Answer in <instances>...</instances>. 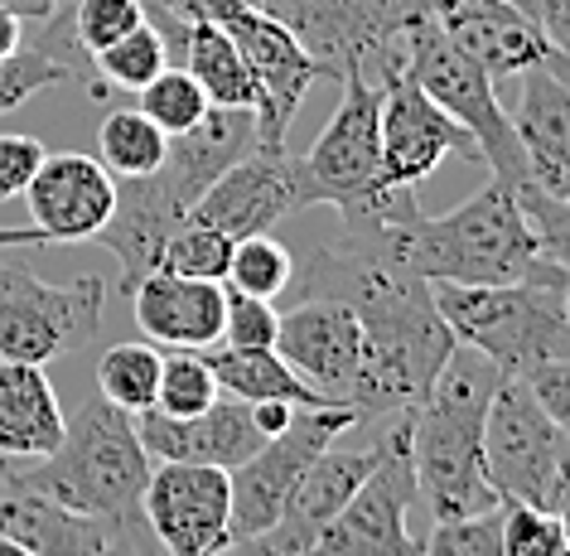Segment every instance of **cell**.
Instances as JSON below:
<instances>
[{
  "label": "cell",
  "instance_id": "31",
  "mask_svg": "<svg viewBox=\"0 0 570 556\" xmlns=\"http://www.w3.org/2000/svg\"><path fill=\"white\" fill-rule=\"evenodd\" d=\"M295 276V256L285 252V242H276L271 233H252L233 242V262H227V291L242 295H262V301H276L281 291H291Z\"/></svg>",
  "mask_w": 570,
  "mask_h": 556
},
{
  "label": "cell",
  "instance_id": "10",
  "mask_svg": "<svg viewBox=\"0 0 570 556\" xmlns=\"http://www.w3.org/2000/svg\"><path fill=\"white\" fill-rule=\"evenodd\" d=\"M358 421V407H295L285 431L271 436L252 460L227 469V484H233V547H247L252 537H262L291 504L309 460L320 450H330Z\"/></svg>",
  "mask_w": 570,
  "mask_h": 556
},
{
  "label": "cell",
  "instance_id": "15",
  "mask_svg": "<svg viewBox=\"0 0 570 556\" xmlns=\"http://www.w3.org/2000/svg\"><path fill=\"white\" fill-rule=\"evenodd\" d=\"M305 208H309V189L301 155H291L285 146H252L198 194L189 218L223 227L237 242L252 233H271L276 223Z\"/></svg>",
  "mask_w": 570,
  "mask_h": 556
},
{
  "label": "cell",
  "instance_id": "13",
  "mask_svg": "<svg viewBox=\"0 0 570 556\" xmlns=\"http://www.w3.org/2000/svg\"><path fill=\"white\" fill-rule=\"evenodd\" d=\"M140 518L165 556H218L233 547V484L227 469L160 460L150 465Z\"/></svg>",
  "mask_w": 570,
  "mask_h": 556
},
{
  "label": "cell",
  "instance_id": "36",
  "mask_svg": "<svg viewBox=\"0 0 570 556\" xmlns=\"http://www.w3.org/2000/svg\"><path fill=\"white\" fill-rule=\"evenodd\" d=\"M136 25H146L140 0H73V10H68V35L88 59L117 45L121 35H131Z\"/></svg>",
  "mask_w": 570,
  "mask_h": 556
},
{
  "label": "cell",
  "instance_id": "48",
  "mask_svg": "<svg viewBox=\"0 0 570 556\" xmlns=\"http://www.w3.org/2000/svg\"><path fill=\"white\" fill-rule=\"evenodd\" d=\"M508 6H518V10H522V16H532V20L541 16V0H508Z\"/></svg>",
  "mask_w": 570,
  "mask_h": 556
},
{
  "label": "cell",
  "instance_id": "42",
  "mask_svg": "<svg viewBox=\"0 0 570 556\" xmlns=\"http://www.w3.org/2000/svg\"><path fill=\"white\" fill-rule=\"evenodd\" d=\"M45 155V140L35 136H0V198H24Z\"/></svg>",
  "mask_w": 570,
  "mask_h": 556
},
{
  "label": "cell",
  "instance_id": "7",
  "mask_svg": "<svg viewBox=\"0 0 570 556\" xmlns=\"http://www.w3.org/2000/svg\"><path fill=\"white\" fill-rule=\"evenodd\" d=\"M402 64H406V74L421 82V92L435 97V103L479 140V155H483V165L493 169L498 184H508L512 194L532 184L522 140L512 131V117L503 111V103H498V82L483 74L464 49H454L425 10L402 30Z\"/></svg>",
  "mask_w": 570,
  "mask_h": 556
},
{
  "label": "cell",
  "instance_id": "33",
  "mask_svg": "<svg viewBox=\"0 0 570 556\" xmlns=\"http://www.w3.org/2000/svg\"><path fill=\"white\" fill-rule=\"evenodd\" d=\"M136 107L146 111V117L160 126L165 136H179V131H189V126L204 121V111L213 107L204 88H198V78L189 74L184 64H165L160 74H155L146 88L136 92Z\"/></svg>",
  "mask_w": 570,
  "mask_h": 556
},
{
  "label": "cell",
  "instance_id": "1",
  "mask_svg": "<svg viewBox=\"0 0 570 556\" xmlns=\"http://www.w3.org/2000/svg\"><path fill=\"white\" fill-rule=\"evenodd\" d=\"M416 218L421 208L396 213V218L344 223V237L315 247L305 271L291 276L295 301L330 295L358 315L363 363L348 407H358L363 421L411 411L460 344L445 315L435 310L431 281L411 266Z\"/></svg>",
  "mask_w": 570,
  "mask_h": 556
},
{
  "label": "cell",
  "instance_id": "38",
  "mask_svg": "<svg viewBox=\"0 0 570 556\" xmlns=\"http://www.w3.org/2000/svg\"><path fill=\"white\" fill-rule=\"evenodd\" d=\"M566 537L556 513L532 504H503V556H561Z\"/></svg>",
  "mask_w": 570,
  "mask_h": 556
},
{
  "label": "cell",
  "instance_id": "12",
  "mask_svg": "<svg viewBox=\"0 0 570 556\" xmlns=\"http://www.w3.org/2000/svg\"><path fill=\"white\" fill-rule=\"evenodd\" d=\"M382 107H377V150H382V179L411 184L431 179L445 155L483 165L479 140L450 117L435 97L421 92V82L406 74V64H392L377 74Z\"/></svg>",
  "mask_w": 570,
  "mask_h": 556
},
{
  "label": "cell",
  "instance_id": "37",
  "mask_svg": "<svg viewBox=\"0 0 570 556\" xmlns=\"http://www.w3.org/2000/svg\"><path fill=\"white\" fill-rule=\"evenodd\" d=\"M421 556H503V508L435 523Z\"/></svg>",
  "mask_w": 570,
  "mask_h": 556
},
{
  "label": "cell",
  "instance_id": "6",
  "mask_svg": "<svg viewBox=\"0 0 570 556\" xmlns=\"http://www.w3.org/2000/svg\"><path fill=\"white\" fill-rule=\"evenodd\" d=\"M435 310L464 349H479L503 373H527L541 359H570V324L551 286L512 281V286H454L431 281Z\"/></svg>",
  "mask_w": 570,
  "mask_h": 556
},
{
  "label": "cell",
  "instance_id": "17",
  "mask_svg": "<svg viewBox=\"0 0 570 556\" xmlns=\"http://www.w3.org/2000/svg\"><path fill=\"white\" fill-rule=\"evenodd\" d=\"M271 349H276L324 402L348 407L353 382H358V363H363V324L344 301H330V295L295 301L281 315V330H276V344Z\"/></svg>",
  "mask_w": 570,
  "mask_h": 556
},
{
  "label": "cell",
  "instance_id": "51",
  "mask_svg": "<svg viewBox=\"0 0 570 556\" xmlns=\"http://www.w3.org/2000/svg\"><path fill=\"white\" fill-rule=\"evenodd\" d=\"M561 556H570V552H561Z\"/></svg>",
  "mask_w": 570,
  "mask_h": 556
},
{
  "label": "cell",
  "instance_id": "2",
  "mask_svg": "<svg viewBox=\"0 0 570 556\" xmlns=\"http://www.w3.org/2000/svg\"><path fill=\"white\" fill-rule=\"evenodd\" d=\"M498 382H503V368L493 359L454 344L435 382L406 411L416 498L431 508L435 523L503 508V498L493 494L489 475H483V421H489Z\"/></svg>",
  "mask_w": 570,
  "mask_h": 556
},
{
  "label": "cell",
  "instance_id": "34",
  "mask_svg": "<svg viewBox=\"0 0 570 556\" xmlns=\"http://www.w3.org/2000/svg\"><path fill=\"white\" fill-rule=\"evenodd\" d=\"M227 262H233V237H227L223 227L198 223V218H184L175 233H169L165 252H160L165 271H175V276H194V281H223Z\"/></svg>",
  "mask_w": 570,
  "mask_h": 556
},
{
  "label": "cell",
  "instance_id": "39",
  "mask_svg": "<svg viewBox=\"0 0 570 556\" xmlns=\"http://www.w3.org/2000/svg\"><path fill=\"white\" fill-rule=\"evenodd\" d=\"M276 330H281V310L271 301H262V295L227 291L223 339H218V344H227V349H271V344H276Z\"/></svg>",
  "mask_w": 570,
  "mask_h": 556
},
{
  "label": "cell",
  "instance_id": "8",
  "mask_svg": "<svg viewBox=\"0 0 570 556\" xmlns=\"http://www.w3.org/2000/svg\"><path fill=\"white\" fill-rule=\"evenodd\" d=\"M483 475L503 504L561 513L570 504V436L532 397L522 373H503L483 421Z\"/></svg>",
  "mask_w": 570,
  "mask_h": 556
},
{
  "label": "cell",
  "instance_id": "23",
  "mask_svg": "<svg viewBox=\"0 0 570 556\" xmlns=\"http://www.w3.org/2000/svg\"><path fill=\"white\" fill-rule=\"evenodd\" d=\"M189 218V204L169 189V184L155 175H140V179H121L117 184V204H111V218L102 223V233L92 242H102V247L117 256L121 266V291L131 295V286L140 276H150L155 266H160V252L169 233Z\"/></svg>",
  "mask_w": 570,
  "mask_h": 556
},
{
  "label": "cell",
  "instance_id": "22",
  "mask_svg": "<svg viewBox=\"0 0 570 556\" xmlns=\"http://www.w3.org/2000/svg\"><path fill=\"white\" fill-rule=\"evenodd\" d=\"M126 301H131L136 330L150 344L213 349L223 339V305H227L223 281H194V276H175V271L155 266L150 276L136 281Z\"/></svg>",
  "mask_w": 570,
  "mask_h": 556
},
{
  "label": "cell",
  "instance_id": "47",
  "mask_svg": "<svg viewBox=\"0 0 570 556\" xmlns=\"http://www.w3.org/2000/svg\"><path fill=\"white\" fill-rule=\"evenodd\" d=\"M556 301H561V315H566V324H570V281H561V286H556Z\"/></svg>",
  "mask_w": 570,
  "mask_h": 556
},
{
  "label": "cell",
  "instance_id": "44",
  "mask_svg": "<svg viewBox=\"0 0 570 556\" xmlns=\"http://www.w3.org/2000/svg\"><path fill=\"white\" fill-rule=\"evenodd\" d=\"M16 247H45V233L39 227H0V252Z\"/></svg>",
  "mask_w": 570,
  "mask_h": 556
},
{
  "label": "cell",
  "instance_id": "18",
  "mask_svg": "<svg viewBox=\"0 0 570 556\" xmlns=\"http://www.w3.org/2000/svg\"><path fill=\"white\" fill-rule=\"evenodd\" d=\"M425 16L440 25V35L454 49H464L493 82L522 78L527 68L551 64L556 49L541 20L522 16L508 0H425Z\"/></svg>",
  "mask_w": 570,
  "mask_h": 556
},
{
  "label": "cell",
  "instance_id": "27",
  "mask_svg": "<svg viewBox=\"0 0 570 556\" xmlns=\"http://www.w3.org/2000/svg\"><path fill=\"white\" fill-rule=\"evenodd\" d=\"M179 64L198 78V88H204V97L213 107H242V111L256 107L252 68H247L242 49L233 45V35H227L218 20H194L189 25Z\"/></svg>",
  "mask_w": 570,
  "mask_h": 556
},
{
  "label": "cell",
  "instance_id": "49",
  "mask_svg": "<svg viewBox=\"0 0 570 556\" xmlns=\"http://www.w3.org/2000/svg\"><path fill=\"white\" fill-rule=\"evenodd\" d=\"M0 556H30L20 547V542H10V537H0Z\"/></svg>",
  "mask_w": 570,
  "mask_h": 556
},
{
  "label": "cell",
  "instance_id": "21",
  "mask_svg": "<svg viewBox=\"0 0 570 556\" xmlns=\"http://www.w3.org/2000/svg\"><path fill=\"white\" fill-rule=\"evenodd\" d=\"M518 82L522 103L508 117L522 140L532 189L570 204V59L556 53L551 64L527 68Z\"/></svg>",
  "mask_w": 570,
  "mask_h": 556
},
{
  "label": "cell",
  "instance_id": "43",
  "mask_svg": "<svg viewBox=\"0 0 570 556\" xmlns=\"http://www.w3.org/2000/svg\"><path fill=\"white\" fill-rule=\"evenodd\" d=\"M24 45V16H16V10L0 6V59L6 53H16Z\"/></svg>",
  "mask_w": 570,
  "mask_h": 556
},
{
  "label": "cell",
  "instance_id": "5",
  "mask_svg": "<svg viewBox=\"0 0 570 556\" xmlns=\"http://www.w3.org/2000/svg\"><path fill=\"white\" fill-rule=\"evenodd\" d=\"M338 82H344V97H338L330 126H324L320 140L309 146V155H301L309 208L330 204V208H338L344 223L392 218V213L421 208L411 184L382 179V150H377L382 88H377V78L353 68V74Z\"/></svg>",
  "mask_w": 570,
  "mask_h": 556
},
{
  "label": "cell",
  "instance_id": "4",
  "mask_svg": "<svg viewBox=\"0 0 570 556\" xmlns=\"http://www.w3.org/2000/svg\"><path fill=\"white\" fill-rule=\"evenodd\" d=\"M411 266L425 281H454V286H512L537 281L556 291L551 266L537 252V233L527 223L518 194L489 179V189L469 194L460 208L440 218H416L411 227Z\"/></svg>",
  "mask_w": 570,
  "mask_h": 556
},
{
  "label": "cell",
  "instance_id": "45",
  "mask_svg": "<svg viewBox=\"0 0 570 556\" xmlns=\"http://www.w3.org/2000/svg\"><path fill=\"white\" fill-rule=\"evenodd\" d=\"M6 10H16V16H24V20H45V16H53V10L63 6V0H0Z\"/></svg>",
  "mask_w": 570,
  "mask_h": 556
},
{
  "label": "cell",
  "instance_id": "19",
  "mask_svg": "<svg viewBox=\"0 0 570 556\" xmlns=\"http://www.w3.org/2000/svg\"><path fill=\"white\" fill-rule=\"evenodd\" d=\"M140 446L150 460H189V465H213V469H237L266 446V431L252 417V402L242 397H218L213 407L194 411V417H165V411H136Z\"/></svg>",
  "mask_w": 570,
  "mask_h": 556
},
{
  "label": "cell",
  "instance_id": "41",
  "mask_svg": "<svg viewBox=\"0 0 570 556\" xmlns=\"http://www.w3.org/2000/svg\"><path fill=\"white\" fill-rule=\"evenodd\" d=\"M522 378H527V388H532V397L541 402V411L570 436V359H541V363L527 368Z\"/></svg>",
  "mask_w": 570,
  "mask_h": 556
},
{
  "label": "cell",
  "instance_id": "29",
  "mask_svg": "<svg viewBox=\"0 0 570 556\" xmlns=\"http://www.w3.org/2000/svg\"><path fill=\"white\" fill-rule=\"evenodd\" d=\"M155 388H160V353L150 344H111L97 359V392L121 411H146L155 407Z\"/></svg>",
  "mask_w": 570,
  "mask_h": 556
},
{
  "label": "cell",
  "instance_id": "35",
  "mask_svg": "<svg viewBox=\"0 0 570 556\" xmlns=\"http://www.w3.org/2000/svg\"><path fill=\"white\" fill-rule=\"evenodd\" d=\"M53 82H73V74H68V64L49 45L35 39V45H20L16 53H6L0 59V117L24 107L35 92L53 88Z\"/></svg>",
  "mask_w": 570,
  "mask_h": 556
},
{
  "label": "cell",
  "instance_id": "30",
  "mask_svg": "<svg viewBox=\"0 0 570 556\" xmlns=\"http://www.w3.org/2000/svg\"><path fill=\"white\" fill-rule=\"evenodd\" d=\"M165 64H169V49H165V39L150 20L136 25L131 35H121L117 45H107L102 53H92V74H97V82H102V92H111V88L140 92Z\"/></svg>",
  "mask_w": 570,
  "mask_h": 556
},
{
  "label": "cell",
  "instance_id": "24",
  "mask_svg": "<svg viewBox=\"0 0 570 556\" xmlns=\"http://www.w3.org/2000/svg\"><path fill=\"white\" fill-rule=\"evenodd\" d=\"M0 537L20 542L30 556H102L111 542L131 533L30 489L6 469L0 475Z\"/></svg>",
  "mask_w": 570,
  "mask_h": 556
},
{
  "label": "cell",
  "instance_id": "11",
  "mask_svg": "<svg viewBox=\"0 0 570 556\" xmlns=\"http://www.w3.org/2000/svg\"><path fill=\"white\" fill-rule=\"evenodd\" d=\"M411 504H416V469L406 446V411H392L387 455L315 537L309 556H421V542L406 533Z\"/></svg>",
  "mask_w": 570,
  "mask_h": 556
},
{
  "label": "cell",
  "instance_id": "16",
  "mask_svg": "<svg viewBox=\"0 0 570 556\" xmlns=\"http://www.w3.org/2000/svg\"><path fill=\"white\" fill-rule=\"evenodd\" d=\"M387 426L377 431V440H367L363 450H320L315 460H309L305 479L295 484L291 504L276 523L266 527L262 537L247 542V556H309L315 547V537L324 527L334 523V513L348 504L353 494H358V484L373 475L377 460L387 455V436H392V417H382Z\"/></svg>",
  "mask_w": 570,
  "mask_h": 556
},
{
  "label": "cell",
  "instance_id": "20",
  "mask_svg": "<svg viewBox=\"0 0 570 556\" xmlns=\"http://www.w3.org/2000/svg\"><path fill=\"white\" fill-rule=\"evenodd\" d=\"M24 198H30V218L45 242H92L117 204V175L78 150L45 155Z\"/></svg>",
  "mask_w": 570,
  "mask_h": 556
},
{
  "label": "cell",
  "instance_id": "52",
  "mask_svg": "<svg viewBox=\"0 0 570 556\" xmlns=\"http://www.w3.org/2000/svg\"><path fill=\"white\" fill-rule=\"evenodd\" d=\"M218 556H223V552H218Z\"/></svg>",
  "mask_w": 570,
  "mask_h": 556
},
{
  "label": "cell",
  "instance_id": "28",
  "mask_svg": "<svg viewBox=\"0 0 570 556\" xmlns=\"http://www.w3.org/2000/svg\"><path fill=\"white\" fill-rule=\"evenodd\" d=\"M169 136L155 126L140 107H117L97 126V160H102L117 179H140L165 160Z\"/></svg>",
  "mask_w": 570,
  "mask_h": 556
},
{
  "label": "cell",
  "instance_id": "50",
  "mask_svg": "<svg viewBox=\"0 0 570 556\" xmlns=\"http://www.w3.org/2000/svg\"><path fill=\"white\" fill-rule=\"evenodd\" d=\"M556 523H561V537H566V552H570V504L556 513Z\"/></svg>",
  "mask_w": 570,
  "mask_h": 556
},
{
  "label": "cell",
  "instance_id": "3",
  "mask_svg": "<svg viewBox=\"0 0 570 556\" xmlns=\"http://www.w3.org/2000/svg\"><path fill=\"white\" fill-rule=\"evenodd\" d=\"M150 450L140 446L136 417L111 407L102 392L88 397L73 417L63 421V440L45 460H30L24 469H10L20 484L59 498V504L102 518L121 533H140V494L150 479Z\"/></svg>",
  "mask_w": 570,
  "mask_h": 556
},
{
  "label": "cell",
  "instance_id": "32",
  "mask_svg": "<svg viewBox=\"0 0 570 556\" xmlns=\"http://www.w3.org/2000/svg\"><path fill=\"white\" fill-rule=\"evenodd\" d=\"M223 397L213 363L204 349H169L160 359V388H155V411L165 417H194Z\"/></svg>",
  "mask_w": 570,
  "mask_h": 556
},
{
  "label": "cell",
  "instance_id": "25",
  "mask_svg": "<svg viewBox=\"0 0 570 556\" xmlns=\"http://www.w3.org/2000/svg\"><path fill=\"white\" fill-rule=\"evenodd\" d=\"M63 421L45 368L0 359V460H45L63 440Z\"/></svg>",
  "mask_w": 570,
  "mask_h": 556
},
{
  "label": "cell",
  "instance_id": "14",
  "mask_svg": "<svg viewBox=\"0 0 570 556\" xmlns=\"http://www.w3.org/2000/svg\"><path fill=\"white\" fill-rule=\"evenodd\" d=\"M218 25L233 35V45L242 49V59L252 68L256 82V107H252V126H256V146H285L291 121L301 111L305 92L315 88L320 64L309 59V49L285 30L281 20H271L256 6H233L223 10Z\"/></svg>",
  "mask_w": 570,
  "mask_h": 556
},
{
  "label": "cell",
  "instance_id": "9",
  "mask_svg": "<svg viewBox=\"0 0 570 556\" xmlns=\"http://www.w3.org/2000/svg\"><path fill=\"white\" fill-rule=\"evenodd\" d=\"M102 276L53 286V281H39L30 266L0 262V359L49 368L63 353L88 349L102 330Z\"/></svg>",
  "mask_w": 570,
  "mask_h": 556
},
{
  "label": "cell",
  "instance_id": "40",
  "mask_svg": "<svg viewBox=\"0 0 570 556\" xmlns=\"http://www.w3.org/2000/svg\"><path fill=\"white\" fill-rule=\"evenodd\" d=\"M140 6H146V20L160 30L165 49H169V64H179L184 35H189L194 20H218L223 10H233V6H262V0H140Z\"/></svg>",
  "mask_w": 570,
  "mask_h": 556
},
{
  "label": "cell",
  "instance_id": "46",
  "mask_svg": "<svg viewBox=\"0 0 570 556\" xmlns=\"http://www.w3.org/2000/svg\"><path fill=\"white\" fill-rule=\"evenodd\" d=\"M102 556H146V552H140V537H117Z\"/></svg>",
  "mask_w": 570,
  "mask_h": 556
},
{
  "label": "cell",
  "instance_id": "26",
  "mask_svg": "<svg viewBox=\"0 0 570 556\" xmlns=\"http://www.w3.org/2000/svg\"><path fill=\"white\" fill-rule=\"evenodd\" d=\"M213 363V378L227 397H242V402H291V407H334L309 388V382L295 373L291 363L281 359L276 349H227L213 344L204 349Z\"/></svg>",
  "mask_w": 570,
  "mask_h": 556
}]
</instances>
